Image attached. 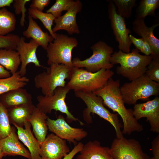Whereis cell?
Returning <instances> with one entry per match:
<instances>
[{"instance_id": "obj_1", "label": "cell", "mask_w": 159, "mask_h": 159, "mask_svg": "<svg viewBox=\"0 0 159 159\" xmlns=\"http://www.w3.org/2000/svg\"><path fill=\"white\" fill-rule=\"evenodd\" d=\"M120 87V80H115L111 77L102 87L93 93L102 99L104 105L120 116L123 134L129 135L135 132H141L143 129V126L133 116L132 110L125 107Z\"/></svg>"}, {"instance_id": "obj_2", "label": "cell", "mask_w": 159, "mask_h": 159, "mask_svg": "<svg viewBox=\"0 0 159 159\" xmlns=\"http://www.w3.org/2000/svg\"><path fill=\"white\" fill-rule=\"evenodd\" d=\"M136 49L126 53L119 50L111 55L110 62L113 65L119 64L117 73L131 81L145 74L147 67L152 59L151 55L140 54Z\"/></svg>"}, {"instance_id": "obj_3", "label": "cell", "mask_w": 159, "mask_h": 159, "mask_svg": "<svg viewBox=\"0 0 159 159\" xmlns=\"http://www.w3.org/2000/svg\"><path fill=\"white\" fill-rule=\"evenodd\" d=\"M114 74L110 69H102L92 72L83 68L73 67L66 85L74 92H93L102 87Z\"/></svg>"}, {"instance_id": "obj_4", "label": "cell", "mask_w": 159, "mask_h": 159, "mask_svg": "<svg viewBox=\"0 0 159 159\" xmlns=\"http://www.w3.org/2000/svg\"><path fill=\"white\" fill-rule=\"evenodd\" d=\"M75 96L82 100L87 107L83 112L84 120L88 124L92 122L91 113L95 114L109 122L114 127L116 138L123 137L121 130L122 125L120 122L118 114L110 112L105 106L102 99L93 92L75 91Z\"/></svg>"}, {"instance_id": "obj_5", "label": "cell", "mask_w": 159, "mask_h": 159, "mask_svg": "<svg viewBox=\"0 0 159 159\" xmlns=\"http://www.w3.org/2000/svg\"><path fill=\"white\" fill-rule=\"evenodd\" d=\"M125 104L132 105L138 100H147L152 96L159 94V83L153 81L144 74L120 87Z\"/></svg>"}, {"instance_id": "obj_6", "label": "cell", "mask_w": 159, "mask_h": 159, "mask_svg": "<svg viewBox=\"0 0 159 159\" xmlns=\"http://www.w3.org/2000/svg\"><path fill=\"white\" fill-rule=\"evenodd\" d=\"M72 68L62 64H51L46 71L35 76V87L40 89L44 95H52L56 88L66 85L65 80L69 79Z\"/></svg>"}, {"instance_id": "obj_7", "label": "cell", "mask_w": 159, "mask_h": 159, "mask_svg": "<svg viewBox=\"0 0 159 159\" xmlns=\"http://www.w3.org/2000/svg\"><path fill=\"white\" fill-rule=\"evenodd\" d=\"M78 44L76 38L56 33L55 38L46 50L48 64H62L72 68V52Z\"/></svg>"}, {"instance_id": "obj_8", "label": "cell", "mask_w": 159, "mask_h": 159, "mask_svg": "<svg viewBox=\"0 0 159 159\" xmlns=\"http://www.w3.org/2000/svg\"><path fill=\"white\" fill-rule=\"evenodd\" d=\"M92 55L83 60L75 58L72 60L73 67L85 68L87 71L95 72L102 69H110L113 67L110 62L113 48L105 42L100 41L90 47Z\"/></svg>"}, {"instance_id": "obj_9", "label": "cell", "mask_w": 159, "mask_h": 159, "mask_svg": "<svg viewBox=\"0 0 159 159\" xmlns=\"http://www.w3.org/2000/svg\"><path fill=\"white\" fill-rule=\"evenodd\" d=\"M70 90L66 85L64 87H58L51 96L39 95L37 97L38 103L36 107L46 114H50L54 110L59 111L66 115L68 123L78 121L81 125L83 123L75 117L69 111L65 100Z\"/></svg>"}, {"instance_id": "obj_10", "label": "cell", "mask_w": 159, "mask_h": 159, "mask_svg": "<svg viewBox=\"0 0 159 159\" xmlns=\"http://www.w3.org/2000/svg\"><path fill=\"white\" fill-rule=\"evenodd\" d=\"M110 153L113 159H150L143 150L139 142L134 139L124 137L116 138L110 148Z\"/></svg>"}, {"instance_id": "obj_11", "label": "cell", "mask_w": 159, "mask_h": 159, "mask_svg": "<svg viewBox=\"0 0 159 159\" xmlns=\"http://www.w3.org/2000/svg\"><path fill=\"white\" fill-rule=\"evenodd\" d=\"M108 2V18L115 39L118 43V48L123 52L129 53L132 44L129 37L131 31L126 27L125 19L117 13L116 7L112 1L109 0Z\"/></svg>"}, {"instance_id": "obj_12", "label": "cell", "mask_w": 159, "mask_h": 159, "mask_svg": "<svg viewBox=\"0 0 159 159\" xmlns=\"http://www.w3.org/2000/svg\"><path fill=\"white\" fill-rule=\"evenodd\" d=\"M48 129L59 138L76 144L87 136L86 131L83 128H74L69 125L64 117L59 115L56 120L49 117L46 120Z\"/></svg>"}, {"instance_id": "obj_13", "label": "cell", "mask_w": 159, "mask_h": 159, "mask_svg": "<svg viewBox=\"0 0 159 159\" xmlns=\"http://www.w3.org/2000/svg\"><path fill=\"white\" fill-rule=\"evenodd\" d=\"M133 116L138 120L143 117L147 118L150 124L151 131L159 132V97L143 103L136 104L132 110Z\"/></svg>"}, {"instance_id": "obj_14", "label": "cell", "mask_w": 159, "mask_h": 159, "mask_svg": "<svg viewBox=\"0 0 159 159\" xmlns=\"http://www.w3.org/2000/svg\"><path fill=\"white\" fill-rule=\"evenodd\" d=\"M70 151L66 140L53 133L48 135L40 145L41 159H62Z\"/></svg>"}, {"instance_id": "obj_15", "label": "cell", "mask_w": 159, "mask_h": 159, "mask_svg": "<svg viewBox=\"0 0 159 159\" xmlns=\"http://www.w3.org/2000/svg\"><path fill=\"white\" fill-rule=\"evenodd\" d=\"M39 46L38 43L32 39L26 42L24 37H20L16 50L18 53L20 58L21 65L18 72L21 76H24L26 74V67L29 64L33 63L38 67H42L36 53Z\"/></svg>"}, {"instance_id": "obj_16", "label": "cell", "mask_w": 159, "mask_h": 159, "mask_svg": "<svg viewBox=\"0 0 159 159\" xmlns=\"http://www.w3.org/2000/svg\"><path fill=\"white\" fill-rule=\"evenodd\" d=\"M82 4L79 0L75 1L72 6L63 15L55 18L54 22L55 25L52 28V31L55 33L61 30H66L70 35L80 33L77 24L76 16L77 13L81 11Z\"/></svg>"}, {"instance_id": "obj_17", "label": "cell", "mask_w": 159, "mask_h": 159, "mask_svg": "<svg viewBox=\"0 0 159 159\" xmlns=\"http://www.w3.org/2000/svg\"><path fill=\"white\" fill-rule=\"evenodd\" d=\"M132 24L134 32L141 37L150 46L152 51L150 55L152 58L159 57V39L154 34V30L159 25V24L149 27L145 24V19L135 18Z\"/></svg>"}, {"instance_id": "obj_18", "label": "cell", "mask_w": 159, "mask_h": 159, "mask_svg": "<svg viewBox=\"0 0 159 159\" xmlns=\"http://www.w3.org/2000/svg\"><path fill=\"white\" fill-rule=\"evenodd\" d=\"M15 128L12 127L10 134L0 140L4 156L19 155L31 159L29 152L19 142Z\"/></svg>"}, {"instance_id": "obj_19", "label": "cell", "mask_w": 159, "mask_h": 159, "mask_svg": "<svg viewBox=\"0 0 159 159\" xmlns=\"http://www.w3.org/2000/svg\"><path fill=\"white\" fill-rule=\"evenodd\" d=\"M14 126L17 130L19 139L28 148L31 159H41L40 155V145L32 132L31 125L29 122L25 123L24 129L16 125Z\"/></svg>"}, {"instance_id": "obj_20", "label": "cell", "mask_w": 159, "mask_h": 159, "mask_svg": "<svg viewBox=\"0 0 159 159\" xmlns=\"http://www.w3.org/2000/svg\"><path fill=\"white\" fill-rule=\"evenodd\" d=\"M32 95L23 88L10 90L0 96V102L6 109L32 103Z\"/></svg>"}, {"instance_id": "obj_21", "label": "cell", "mask_w": 159, "mask_h": 159, "mask_svg": "<svg viewBox=\"0 0 159 159\" xmlns=\"http://www.w3.org/2000/svg\"><path fill=\"white\" fill-rule=\"evenodd\" d=\"M110 150L97 140L90 141L84 145L76 159H108L111 157Z\"/></svg>"}, {"instance_id": "obj_22", "label": "cell", "mask_w": 159, "mask_h": 159, "mask_svg": "<svg viewBox=\"0 0 159 159\" xmlns=\"http://www.w3.org/2000/svg\"><path fill=\"white\" fill-rule=\"evenodd\" d=\"M29 24L27 29L22 33L27 38H31L37 42L44 49H47L49 44L54 38L47 32H44L30 16H28Z\"/></svg>"}, {"instance_id": "obj_23", "label": "cell", "mask_w": 159, "mask_h": 159, "mask_svg": "<svg viewBox=\"0 0 159 159\" xmlns=\"http://www.w3.org/2000/svg\"><path fill=\"white\" fill-rule=\"evenodd\" d=\"M33 103L21 105L7 109L10 123L23 127L29 121L35 107Z\"/></svg>"}, {"instance_id": "obj_24", "label": "cell", "mask_w": 159, "mask_h": 159, "mask_svg": "<svg viewBox=\"0 0 159 159\" xmlns=\"http://www.w3.org/2000/svg\"><path fill=\"white\" fill-rule=\"evenodd\" d=\"M49 117L36 107L29 121L32 126L35 137L40 145L47 137L48 129L46 120Z\"/></svg>"}, {"instance_id": "obj_25", "label": "cell", "mask_w": 159, "mask_h": 159, "mask_svg": "<svg viewBox=\"0 0 159 159\" xmlns=\"http://www.w3.org/2000/svg\"><path fill=\"white\" fill-rule=\"evenodd\" d=\"M0 64L11 74L16 73L21 64L18 53L15 50L0 49Z\"/></svg>"}, {"instance_id": "obj_26", "label": "cell", "mask_w": 159, "mask_h": 159, "mask_svg": "<svg viewBox=\"0 0 159 159\" xmlns=\"http://www.w3.org/2000/svg\"><path fill=\"white\" fill-rule=\"evenodd\" d=\"M29 80L26 77L21 76L18 71L9 77L0 79V96L10 90L23 88Z\"/></svg>"}, {"instance_id": "obj_27", "label": "cell", "mask_w": 159, "mask_h": 159, "mask_svg": "<svg viewBox=\"0 0 159 159\" xmlns=\"http://www.w3.org/2000/svg\"><path fill=\"white\" fill-rule=\"evenodd\" d=\"M16 19L14 14L5 7L0 9V35L5 36L15 29Z\"/></svg>"}, {"instance_id": "obj_28", "label": "cell", "mask_w": 159, "mask_h": 159, "mask_svg": "<svg viewBox=\"0 0 159 159\" xmlns=\"http://www.w3.org/2000/svg\"><path fill=\"white\" fill-rule=\"evenodd\" d=\"M159 0H141L136 10L135 18L145 19L147 16H155L159 8Z\"/></svg>"}, {"instance_id": "obj_29", "label": "cell", "mask_w": 159, "mask_h": 159, "mask_svg": "<svg viewBox=\"0 0 159 159\" xmlns=\"http://www.w3.org/2000/svg\"><path fill=\"white\" fill-rule=\"evenodd\" d=\"M28 14L33 19H39L48 31L49 34L54 39L55 38L56 33L53 32L52 28L53 23L55 19L54 16L50 13H44L30 8L28 9Z\"/></svg>"}, {"instance_id": "obj_30", "label": "cell", "mask_w": 159, "mask_h": 159, "mask_svg": "<svg viewBox=\"0 0 159 159\" xmlns=\"http://www.w3.org/2000/svg\"><path fill=\"white\" fill-rule=\"evenodd\" d=\"M117 8V13L124 18L128 19L132 15L133 8L135 6L136 0H112Z\"/></svg>"}, {"instance_id": "obj_31", "label": "cell", "mask_w": 159, "mask_h": 159, "mask_svg": "<svg viewBox=\"0 0 159 159\" xmlns=\"http://www.w3.org/2000/svg\"><path fill=\"white\" fill-rule=\"evenodd\" d=\"M7 109L0 102V140L9 135L12 130Z\"/></svg>"}, {"instance_id": "obj_32", "label": "cell", "mask_w": 159, "mask_h": 159, "mask_svg": "<svg viewBox=\"0 0 159 159\" xmlns=\"http://www.w3.org/2000/svg\"><path fill=\"white\" fill-rule=\"evenodd\" d=\"M75 1L72 0H56L54 4L46 11L52 14L55 18L61 16L63 11L69 10L74 4Z\"/></svg>"}, {"instance_id": "obj_33", "label": "cell", "mask_w": 159, "mask_h": 159, "mask_svg": "<svg viewBox=\"0 0 159 159\" xmlns=\"http://www.w3.org/2000/svg\"><path fill=\"white\" fill-rule=\"evenodd\" d=\"M20 37L18 35L10 33L6 35H0V49L15 50Z\"/></svg>"}, {"instance_id": "obj_34", "label": "cell", "mask_w": 159, "mask_h": 159, "mask_svg": "<svg viewBox=\"0 0 159 159\" xmlns=\"http://www.w3.org/2000/svg\"><path fill=\"white\" fill-rule=\"evenodd\" d=\"M145 74L151 80L159 83V57L152 58Z\"/></svg>"}, {"instance_id": "obj_35", "label": "cell", "mask_w": 159, "mask_h": 159, "mask_svg": "<svg viewBox=\"0 0 159 159\" xmlns=\"http://www.w3.org/2000/svg\"><path fill=\"white\" fill-rule=\"evenodd\" d=\"M30 1V0H14L13 7L15 14L17 15L21 14L20 21V25L21 27L24 26L25 22L26 12L27 11L25 5Z\"/></svg>"}, {"instance_id": "obj_36", "label": "cell", "mask_w": 159, "mask_h": 159, "mask_svg": "<svg viewBox=\"0 0 159 159\" xmlns=\"http://www.w3.org/2000/svg\"><path fill=\"white\" fill-rule=\"evenodd\" d=\"M50 0H33L30 6V8L43 11L44 8L50 4Z\"/></svg>"}, {"instance_id": "obj_37", "label": "cell", "mask_w": 159, "mask_h": 159, "mask_svg": "<svg viewBox=\"0 0 159 159\" xmlns=\"http://www.w3.org/2000/svg\"><path fill=\"white\" fill-rule=\"evenodd\" d=\"M152 150L153 158L159 159V134L153 140L152 142Z\"/></svg>"}, {"instance_id": "obj_38", "label": "cell", "mask_w": 159, "mask_h": 159, "mask_svg": "<svg viewBox=\"0 0 159 159\" xmlns=\"http://www.w3.org/2000/svg\"><path fill=\"white\" fill-rule=\"evenodd\" d=\"M84 144L79 142L75 145L72 150L62 159H72L82 149Z\"/></svg>"}, {"instance_id": "obj_39", "label": "cell", "mask_w": 159, "mask_h": 159, "mask_svg": "<svg viewBox=\"0 0 159 159\" xmlns=\"http://www.w3.org/2000/svg\"><path fill=\"white\" fill-rule=\"evenodd\" d=\"M129 37L131 43L133 44L136 49L140 51L145 42L142 38H136L131 34H129Z\"/></svg>"}, {"instance_id": "obj_40", "label": "cell", "mask_w": 159, "mask_h": 159, "mask_svg": "<svg viewBox=\"0 0 159 159\" xmlns=\"http://www.w3.org/2000/svg\"><path fill=\"white\" fill-rule=\"evenodd\" d=\"M146 56L150 55L152 54V51L150 46L147 42L145 41L140 51Z\"/></svg>"}, {"instance_id": "obj_41", "label": "cell", "mask_w": 159, "mask_h": 159, "mask_svg": "<svg viewBox=\"0 0 159 159\" xmlns=\"http://www.w3.org/2000/svg\"><path fill=\"white\" fill-rule=\"evenodd\" d=\"M11 73L0 64V79L6 78L11 76Z\"/></svg>"}, {"instance_id": "obj_42", "label": "cell", "mask_w": 159, "mask_h": 159, "mask_svg": "<svg viewBox=\"0 0 159 159\" xmlns=\"http://www.w3.org/2000/svg\"><path fill=\"white\" fill-rule=\"evenodd\" d=\"M13 0H0V9L6 6H10Z\"/></svg>"}, {"instance_id": "obj_43", "label": "cell", "mask_w": 159, "mask_h": 159, "mask_svg": "<svg viewBox=\"0 0 159 159\" xmlns=\"http://www.w3.org/2000/svg\"><path fill=\"white\" fill-rule=\"evenodd\" d=\"M4 156L3 153L0 140V159H2V157Z\"/></svg>"}, {"instance_id": "obj_44", "label": "cell", "mask_w": 159, "mask_h": 159, "mask_svg": "<svg viewBox=\"0 0 159 159\" xmlns=\"http://www.w3.org/2000/svg\"><path fill=\"white\" fill-rule=\"evenodd\" d=\"M108 159H113V158L111 157L110 158Z\"/></svg>"}, {"instance_id": "obj_45", "label": "cell", "mask_w": 159, "mask_h": 159, "mask_svg": "<svg viewBox=\"0 0 159 159\" xmlns=\"http://www.w3.org/2000/svg\"><path fill=\"white\" fill-rule=\"evenodd\" d=\"M150 159H155L153 157H152L150 158Z\"/></svg>"}]
</instances>
